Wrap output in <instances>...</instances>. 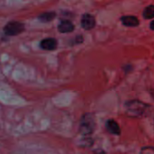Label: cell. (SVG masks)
I'll return each instance as SVG.
<instances>
[{
    "label": "cell",
    "mask_w": 154,
    "mask_h": 154,
    "mask_svg": "<svg viewBox=\"0 0 154 154\" xmlns=\"http://www.w3.org/2000/svg\"><path fill=\"white\" fill-rule=\"evenodd\" d=\"M149 106L140 100H130L125 103L126 114L134 118L143 117L148 112Z\"/></svg>",
    "instance_id": "6da1fadb"
},
{
    "label": "cell",
    "mask_w": 154,
    "mask_h": 154,
    "mask_svg": "<svg viewBox=\"0 0 154 154\" xmlns=\"http://www.w3.org/2000/svg\"><path fill=\"white\" fill-rule=\"evenodd\" d=\"M96 128L95 117L92 114H85L82 116L79 123V133L84 137H90Z\"/></svg>",
    "instance_id": "7a4b0ae2"
},
{
    "label": "cell",
    "mask_w": 154,
    "mask_h": 154,
    "mask_svg": "<svg viewBox=\"0 0 154 154\" xmlns=\"http://www.w3.org/2000/svg\"><path fill=\"white\" fill-rule=\"evenodd\" d=\"M24 30V24L21 22L12 21L4 27V32L7 36H15L23 32Z\"/></svg>",
    "instance_id": "3957f363"
},
{
    "label": "cell",
    "mask_w": 154,
    "mask_h": 154,
    "mask_svg": "<svg viewBox=\"0 0 154 154\" xmlns=\"http://www.w3.org/2000/svg\"><path fill=\"white\" fill-rule=\"evenodd\" d=\"M81 25L85 30H91L96 25V20L95 17L90 14H83L81 18Z\"/></svg>",
    "instance_id": "277c9868"
},
{
    "label": "cell",
    "mask_w": 154,
    "mask_h": 154,
    "mask_svg": "<svg viewBox=\"0 0 154 154\" xmlns=\"http://www.w3.org/2000/svg\"><path fill=\"white\" fill-rule=\"evenodd\" d=\"M57 45H58V42L54 38L43 39L40 43L41 48L45 51H53L57 48Z\"/></svg>",
    "instance_id": "5b68a950"
},
{
    "label": "cell",
    "mask_w": 154,
    "mask_h": 154,
    "mask_svg": "<svg viewBox=\"0 0 154 154\" xmlns=\"http://www.w3.org/2000/svg\"><path fill=\"white\" fill-rule=\"evenodd\" d=\"M106 129L110 134L115 135H119L121 134V129L118 123L113 119H110L106 122Z\"/></svg>",
    "instance_id": "8992f818"
},
{
    "label": "cell",
    "mask_w": 154,
    "mask_h": 154,
    "mask_svg": "<svg viewBox=\"0 0 154 154\" xmlns=\"http://www.w3.org/2000/svg\"><path fill=\"white\" fill-rule=\"evenodd\" d=\"M58 30L60 32H62V33L71 32L74 30V24L70 21L63 20L58 25Z\"/></svg>",
    "instance_id": "52a82bcc"
},
{
    "label": "cell",
    "mask_w": 154,
    "mask_h": 154,
    "mask_svg": "<svg viewBox=\"0 0 154 154\" xmlns=\"http://www.w3.org/2000/svg\"><path fill=\"white\" fill-rule=\"evenodd\" d=\"M121 21L124 25L128 26V27H134L139 25V20L137 17L133 16V15H125L121 18Z\"/></svg>",
    "instance_id": "ba28073f"
},
{
    "label": "cell",
    "mask_w": 154,
    "mask_h": 154,
    "mask_svg": "<svg viewBox=\"0 0 154 154\" xmlns=\"http://www.w3.org/2000/svg\"><path fill=\"white\" fill-rule=\"evenodd\" d=\"M56 16V13L55 12H46V13H42L38 16V19L41 22L43 23H48L52 21Z\"/></svg>",
    "instance_id": "9c48e42d"
},
{
    "label": "cell",
    "mask_w": 154,
    "mask_h": 154,
    "mask_svg": "<svg viewBox=\"0 0 154 154\" xmlns=\"http://www.w3.org/2000/svg\"><path fill=\"white\" fill-rule=\"evenodd\" d=\"M143 15L145 19L154 18V5H149L145 7V9L143 10Z\"/></svg>",
    "instance_id": "30bf717a"
},
{
    "label": "cell",
    "mask_w": 154,
    "mask_h": 154,
    "mask_svg": "<svg viewBox=\"0 0 154 154\" xmlns=\"http://www.w3.org/2000/svg\"><path fill=\"white\" fill-rule=\"evenodd\" d=\"M140 154H154V147L152 146H146L142 148Z\"/></svg>",
    "instance_id": "8fae6325"
},
{
    "label": "cell",
    "mask_w": 154,
    "mask_h": 154,
    "mask_svg": "<svg viewBox=\"0 0 154 154\" xmlns=\"http://www.w3.org/2000/svg\"><path fill=\"white\" fill-rule=\"evenodd\" d=\"M83 42L82 36H81V35H79V36L77 37V39H76V42H77V43H80V42Z\"/></svg>",
    "instance_id": "7c38bea8"
},
{
    "label": "cell",
    "mask_w": 154,
    "mask_h": 154,
    "mask_svg": "<svg viewBox=\"0 0 154 154\" xmlns=\"http://www.w3.org/2000/svg\"><path fill=\"white\" fill-rule=\"evenodd\" d=\"M94 154H106V153H105V152H104V151H102V150H97V151L94 152Z\"/></svg>",
    "instance_id": "4fadbf2b"
},
{
    "label": "cell",
    "mask_w": 154,
    "mask_h": 154,
    "mask_svg": "<svg viewBox=\"0 0 154 154\" xmlns=\"http://www.w3.org/2000/svg\"><path fill=\"white\" fill-rule=\"evenodd\" d=\"M150 27H151V29H152V30H153L154 31V20L152 21V23H151V24H150Z\"/></svg>",
    "instance_id": "5bb4252c"
},
{
    "label": "cell",
    "mask_w": 154,
    "mask_h": 154,
    "mask_svg": "<svg viewBox=\"0 0 154 154\" xmlns=\"http://www.w3.org/2000/svg\"><path fill=\"white\" fill-rule=\"evenodd\" d=\"M153 124H154V123H153Z\"/></svg>",
    "instance_id": "9a60e30c"
}]
</instances>
